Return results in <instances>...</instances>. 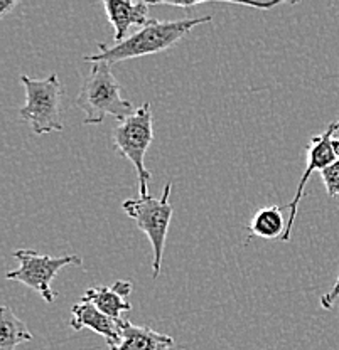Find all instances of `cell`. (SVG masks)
Instances as JSON below:
<instances>
[{"instance_id":"3957f363","label":"cell","mask_w":339,"mask_h":350,"mask_svg":"<svg viewBox=\"0 0 339 350\" xmlns=\"http://www.w3.org/2000/svg\"><path fill=\"white\" fill-rule=\"evenodd\" d=\"M113 147L118 155L125 157L138 175V197H149V182L152 174L145 167V153L154 140V118L151 103H144L134 115L118 122L113 130Z\"/></svg>"},{"instance_id":"e0dca14e","label":"cell","mask_w":339,"mask_h":350,"mask_svg":"<svg viewBox=\"0 0 339 350\" xmlns=\"http://www.w3.org/2000/svg\"><path fill=\"white\" fill-rule=\"evenodd\" d=\"M16 5H19V0H0V19H3Z\"/></svg>"},{"instance_id":"277c9868","label":"cell","mask_w":339,"mask_h":350,"mask_svg":"<svg viewBox=\"0 0 339 350\" xmlns=\"http://www.w3.org/2000/svg\"><path fill=\"white\" fill-rule=\"evenodd\" d=\"M171 189L173 184L167 182L164 194L159 199L149 197H136V199H127L122 202V209L130 219L136 221L142 232L147 236L149 243L152 246V278L158 280L162 269L164 246H166L167 232H169L171 219H173L174 207L169 202Z\"/></svg>"},{"instance_id":"5bb4252c","label":"cell","mask_w":339,"mask_h":350,"mask_svg":"<svg viewBox=\"0 0 339 350\" xmlns=\"http://www.w3.org/2000/svg\"><path fill=\"white\" fill-rule=\"evenodd\" d=\"M321 178H323L327 196L338 197L339 196V162H334L333 165L324 169L323 172H321Z\"/></svg>"},{"instance_id":"7c38bea8","label":"cell","mask_w":339,"mask_h":350,"mask_svg":"<svg viewBox=\"0 0 339 350\" xmlns=\"http://www.w3.org/2000/svg\"><path fill=\"white\" fill-rule=\"evenodd\" d=\"M247 229L250 231L249 239H282L287 231V222L279 206H267L251 216Z\"/></svg>"},{"instance_id":"ac0fdd59","label":"cell","mask_w":339,"mask_h":350,"mask_svg":"<svg viewBox=\"0 0 339 350\" xmlns=\"http://www.w3.org/2000/svg\"><path fill=\"white\" fill-rule=\"evenodd\" d=\"M333 150H334V155H336V160L339 162V133L334 135L333 138Z\"/></svg>"},{"instance_id":"4fadbf2b","label":"cell","mask_w":339,"mask_h":350,"mask_svg":"<svg viewBox=\"0 0 339 350\" xmlns=\"http://www.w3.org/2000/svg\"><path fill=\"white\" fill-rule=\"evenodd\" d=\"M32 334L9 306L0 310V350H16L17 345L31 342Z\"/></svg>"},{"instance_id":"52a82bcc","label":"cell","mask_w":339,"mask_h":350,"mask_svg":"<svg viewBox=\"0 0 339 350\" xmlns=\"http://www.w3.org/2000/svg\"><path fill=\"white\" fill-rule=\"evenodd\" d=\"M336 133H339V118L334 120V122H331L329 126H327V130L324 131V133L311 138V142L307 144V159H305V169H304V172H302L301 180H299L297 189H295V196L289 202L290 216H289V221H287L286 234L282 236L284 243L290 241V236H292L294 222H295V217H297V211H299V204H301L302 197H304V194H305V184H307L311 174L312 172L321 174L324 169H327V167L333 165L334 162H338L336 155H334V150H333V138Z\"/></svg>"},{"instance_id":"5b68a950","label":"cell","mask_w":339,"mask_h":350,"mask_svg":"<svg viewBox=\"0 0 339 350\" xmlns=\"http://www.w3.org/2000/svg\"><path fill=\"white\" fill-rule=\"evenodd\" d=\"M21 83L25 90V103L19 109L21 118L29 123L36 135L63 131V120H61L63 88L56 72L45 79H34L23 75Z\"/></svg>"},{"instance_id":"9c48e42d","label":"cell","mask_w":339,"mask_h":350,"mask_svg":"<svg viewBox=\"0 0 339 350\" xmlns=\"http://www.w3.org/2000/svg\"><path fill=\"white\" fill-rule=\"evenodd\" d=\"M149 5L151 3L132 2V0H105V14L115 31L113 36L115 44L125 41L134 25L142 29L152 21L149 17Z\"/></svg>"},{"instance_id":"ba28073f","label":"cell","mask_w":339,"mask_h":350,"mask_svg":"<svg viewBox=\"0 0 339 350\" xmlns=\"http://www.w3.org/2000/svg\"><path fill=\"white\" fill-rule=\"evenodd\" d=\"M122 320H115L112 317L105 315L103 312L97 308L93 304L85 300H79L78 304L73 305L71 308V320H69V327L73 330L79 332L83 328H90L95 334L101 335L107 342L108 349L115 347L122 337Z\"/></svg>"},{"instance_id":"9a60e30c","label":"cell","mask_w":339,"mask_h":350,"mask_svg":"<svg viewBox=\"0 0 339 350\" xmlns=\"http://www.w3.org/2000/svg\"><path fill=\"white\" fill-rule=\"evenodd\" d=\"M338 298H339V275H338L336 283L333 284V288H331L326 295H323V297H321L319 304L324 310H333V306L338 301Z\"/></svg>"},{"instance_id":"30bf717a","label":"cell","mask_w":339,"mask_h":350,"mask_svg":"<svg viewBox=\"0 0 339 350\" xmlns=\"http://www.w3.org/2000/svg\"><path fill=\"white\" fill-rule=\"evenodd\" d=\"M132 293V283L129 280H118L112 286H95L85 291L81 300L90 301L105 315L115 320H122V313L132 308L127 297Z\"/></svg>"},{"instance_id":"6da1fadb","label":"cell","mask_w":339,"mask_h":350,"mask_svg":"<svg viewBox=\"0 0 339 350\" xmlns=\"http://www.w3.org/2000/svg\"><path fill=\"white\" fill-rule=\"evenodd\" d=\"M213 16L186 17L179 21H155L152 19L147 25L130 34L125 41L107 46L98 42V53L85 57L86 63H108L110 66L120 61L136 59L149 54L164 53L176 46L184 36H188L196 25L208 24Z\"/></svg>"},{"instance_id":"7a4b0ae2","label":"cell","mask_w":339,"mask_h":350,"mask_svg":"<svg viewBox=\"0 0 339 350\" xmlns=\"http://www.w3.org/2000/svg\"><path fill=\"white\" fill-rule=\"evenodd\" d=\"M76 107L85 113V125H100L107 116L123 122L137 109L123 98L122 86L108 63H91L88 75L79 88Z\"/></svg>"},{"instance_id":"8992f818","label":"cell","mask_w":339,"mask_h":350,"mask_svg":"<svg viewBox=\"0 0 339 350\" xmlns=\"http://www.w3.org/2000/svg\"><path fill=\"white\" fill-rule=\"evenodd\" d=\"M14 256L19 261V268L7 273L5 278L32 288L47 304H53L56 298V291L53 290L51 283L54 282L58 273L66 266L83 265V258L78 254L49 256V254H41L34 250H16Z\"/></svg>"},{"instance_id":"8fae6325","label":"cell","mask_w":339,"mask_h":350,"mask_svg":"<svg viewBox=\"0 0 339 350\" xmlns=\"http://www.w3.org/2000/svg\"><path fill=\"white\" fill-rule=\"evenodd\" d=\"M174 338L159 334L149 327H140L130 320H123L122 337L115 347L108 350H173Z\"/></svg>"},{"instance_id":"2e32d148","label":"cell","mask_w":339,"mask_h":350,"mask_svg":"<svg viewBox=\"0 0 339 350\" xmlns=\"http://www.w3.org/2000/svg\"><path fill=\"white\" fill-rule=\"evenodd\" d=\"M229 2V0H228ZM233 3V5H242V7H253V9H262V10H268V9H273L275 5H279L280 2H264V3H249V2H229Z\"/></svg>"}]
</instances>
